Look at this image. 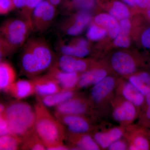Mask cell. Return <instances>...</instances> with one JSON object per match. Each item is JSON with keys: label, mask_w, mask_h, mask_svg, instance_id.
Here are the masks:
<instances>
[{"label": "cell", "mask_w": 150, "mask_h": 150, "mask_svg": "<svg viewBox=\"0 0 150 150\" xmlns=\"http://www.w3.org/2000/svg\"><path fill=\"white\" fill-rule=\"evenodd\" d=\"M21 66L22 71L29 77H35L52 68L54 52L42 38H28L22 46Z\"/></svg>", "instance_id": "1"}, {"label": "cell", "mask_w": 150, "mask_h": 150, "mask_svg": "<svg viewBox=\"0 0 150 150\" xmlns=\"http://www.w3.org/2000/svg\"><path fill=\"white\" fill-rule=\"evenodd\" d=\"M33 31L31 25L23 18L8 19L0 28L1 60L22 47Z\"/></svg>", "instance_id": "2"}, {"label": "cell", "mask_w": 150, "mask_h": 150, "mask_svg": "<svg viewBox=\"0 0 150 150\" xmlns=\"http://www.w3.org/2000/svg\"><path fill=\"white\" fill-rule=\"evenodd\" d=\"M8 123L11 134L23 141L35 131V110L25 102L15 101L6 107L2 114Z\"/></svg>", "instance_id": "3"}, {"label": "cell", "mask_w": 150, "mask_h": 150, "mask_svg": "<svg viewBox=\"0 0 150 150\" xmlns=\"http://www.w3.org/2000/svg\"><path fill=\"white\" fill-rule=\"evenodd\" d=\"M42 102L35 105V130L46 149L63 144L65 139L64 126L48 111Z\"/></svg>", "instance_id": "4"}, {"label": "cell", "mask_w": 150, "mask_h": 150, "mask_svg": "<svg viewBox=\"0 0 150 150\" xmlns=\"http://www.w3.org/2000/svg\"><path fill=\"white\" fill-rule=\"evenodd\" d=\"M119 79L109 75L92 88L89 99L95 110L105 112L109 108L115 95Z\"/></svg>", "instance_id": "5"}, {"label": "cell", "mask_w": 150, "mask_h": 150, "mask_svg": "<svg viewBox=\"0 0 150 150\" xmlns=\"http://www.w3.org/2000/svg\"><path fill=\"white\" fill-rule=\"evenodd\" d=\"M110 108L113 120L120 126H129L139 118L138 108L131 102L116 95L111 100Z\"/></svg>", "instance_id": "6"}, {"label": "cell", "mask_w": 150, "mask_h": 150, "mask_svg": "<svg viewBox=\"0 0 150 150\" xmlns=\"http://www.w3.org/2000/svg\"><path fill=\"white\" fill-rule=\"evenodd\" d=\"M56 13V7L48 0L42 1L31 15L30 23L33 31L42 33L46 31L54 21Z\"/></svg>", "instance_id": "7"}, {"label": "cell", "mask_w": 150, "mask_h": 150, "mask_svg": "<svg viewBox=\"0 0 150 150\" xmlns=\"http://www.w3.org/2000/svg\"><path fill=\"white\" fill-rule=\"evenodd\" d=\"M123 138L128 142L129 150H150L149 129L139 124L126 126Z\"/></svg>", "instance_id": "8"}, {"label": "cell", "mask_w": 150, "mask_h": 150, "mask_svg": "<svg viewBox=\"0 0 150 150\" xmlns=\"http://www.w3.org/2000/svg\"><path fill=\"white\" fill-rule=\"evenodd\" d=\"M57 114L83 115L95 112L90 99L78 96L57 105Z\"/></svg>", "instance_id": "9"}, {"label": "cell", "mask_w": 150, "mask_h": 150, "mask_svg": "<svg viewBox=\"0 0 150 150\" xmlns=\"http://www.w3.org/2000/svg\"><path fill=\"white\" fill-rule=\"evenodd\" d=\"M110 64L116 74L126 77L135 74L140 62L128 53L118 51L112 55Z\"/></svg>", "instance_id": "10"}, {"label": "cell", "mask_w": 150, "mask_h": 150, "mask_svg": "<svg viewBox=\"0 0 150 150\" xmlns=\"http://www.w3.org/2000/svg\"><path fill=\"white\" fill-rule=\"evenodd\" d=\"M91 19V15L88 11H81L65 20L61 29L65 34L76 36L83 31Z\"/></svg>", "instance_id": "11"}, {"label": "cell", "mask_w": 150, "mask_h": 150, "mask_svg": "<svg viewBox=\"0 0 150 150\" xmlns=\"http://www.w3.org/2000/svg\"><path fill=\"white\" fill-rule=\"evenodd\" d=\"M125 126L101 127L95 130L92 137L101 149H107L113 142L123 138Z\"/></svg>", "instance_id": "12"}, {"label": "cell", "mask_w": 150, "mask_h": 150, "mask_svg": "<svg viewBox=\"0 0 150 150\" xmlns=\"http://www.w3.org/2000/svg\"><path fill=\"white\" fill-rule=\"evenodd\" d=\"M115 95L133 103L139 111L144 103L145 96L128 80L119 79Z\"/></svg>", "instance_id": "13"}, {"label": "cell", "mask_w": 150, "mask_h": 150, "mask_svg": "<svg viewBox=\"0 0 150 150\" xmlns=\"http://www.w3.org/2000/svg\"><path fill=\"white\" fill-rule=\"evenodd\" d=\"M57 64V67L64 71L81 74L91 68L95 64L89 60L62 54Z\"/></svg>", "instance_id": "14"}, {"label": "cell", "mask_w": 150, "mask_h": 150, "mask_svg": "<svg viewBox=\"0 0 150 150\" xmlns=\"http://www.w3.org/2000/svg\"><path fill=\"white\" fill-rule=\"evenodd\" d=\"M58 121L73 134L88 133L92 129L90 122L83 115L57 114Z\"/></svg>", "instance_id": "15"}, {"label": "cell", "mask_w": 150, "mask_h": 150, "mask_svg": "<svg viewBox=\"0 0 150 150\" xmlns=\"http://www.w3.org/2000/svg\"><path fill=\"white\" fill-rule=\"evenodd\" d=\"M109 75L107 68L95 64L90 69L81 74L77 87L83 88L93 86Z\"/></svg>", "instance_id": "16"}, {"label": "cell", "mask_w": 150, "mask_h": 150, "mask_svg": "<svg viewBox=\"0 0 150 150\" xmlns=\"http://www.w3.org/2000/svg\"><path fill=\"white\" fill-rule=\"evenodd\" d=\"M89 42L84 38H77L71 40L68 44L62 43L60 51L63 55L83 58L90 54Z\"/></svg>", "instance_id": "17"}, {"label": "cell", "mask_w": 150, "mask_h": 150, "mask_svg": "<svg viewBox=\"0 0 150 150\" xmlns=\"http://www.w3.org/2000/svg\"><path fill=\"white\" fill-rule=\"evenodd\" d=\"M33 81L35 92L41 96L50 95L62 91L59 83L49 74L36 78Z\"/></svg>", "instance_id": "18"}, {"label": "cell", "mask_w": 150, "mask_h": 150, "mask_svg": "<svg viewBox=\"0 0 150 150\" xmlns=\"http://www.w3.org/2000/svg\"><path fill=\"white\" fill-rule=\"evenodd\" d=\"M57 81L64 90H73L77 86L79 79L80 74L64 71L58 68H51L48 74Z\"/></svg>", "instance_id": "19"}, {"label": "cell", "mask_w": 150, "mask_h": 150, "mask_svg": "<svg viewBox=\"0 0 150 150\" xmlns=\"http://www.w3.org/2000/svg\"><path fill=\"white\" fill-rule=\"evenodd\" d=\"M71 149L85 150H101L99 146L93 139L92 136L88 133L73 134L71 133L69 137Z\"/></svg>", "instance_id": "20"}, {"label": "cell", "mask_w": 150, "mask_h": 150, "mask_svg": "<svg viewBox=\"0 0 150 150\" xmlns=\"http://www.w3.org/2000/svg\"><path fill=\"white\" fill-rule=\"evenodd\" d=\"M6 91L18 99L25 98L35 92L33 81L25 80H20L14 82Z\"/></svg>", "instance_id": "21"}, {"label": "cell", "mask_w": 150, "mask_h": 150, "mask_svg": "<svg viewBox=\"0 0 150 150\" xmlns=\"http://www.w3.org/2000/svg\"><path fill=\"white\" fill-rule=\"evenodd\" d=\"M94 23L106 30L112 39H115L118 35L119 23L117 19L110 14L101 13L98 15L94 18Z\"/></svg>", "instance_id": "22"}, {"label": "cell", "mask_w": 150, "mask_h": 150, "mask_svg": "<svg viewBox=\"0 0 150 150\" xmlns=\"http://www.w3.org/2000/svg\"><path fill=\"white\" fill-rule=\"evenodd\" d=\"M15 71L11 65L8 62L1 61L0 63V88L7 91L15 82Z\"/></svg>", "instance_id": "23"}, {"label": "cell", "mask_w": 150, "mask_h": 150, "mask_svg": "<svg viewBox=\"0 0 150 150\" xmlns=\"http://www.w3.org/2000/svg\"><path fill=\"white\" fill-rule=\"evenodd\" d=\"M76 96L73 90H64L57 93L42 96L41 102L48 107L57 106Z\"/></svg>", "instance_id": "24"}, {"label": "cell", "mask_w": 150, "mask_h": 150, "mask_svg": "<svg viewBox=\"0 0 150 150\" xmlns=\"http://www.w3.org/2000/svg\"><path fill=\"white\" fill-rule=\"evenodd\" d=\"M131 24L129 19L121 20L119 23V31L114 40V44L117 47L127 48L130 44L129 33Z\"/></svg>", "instance_id": "25"}, {"label": "cell", "mask_w": 150, "mask_h": 150, "mask_svg": "<svg viewBox=\"0 0 150 150\" xmlns=\"http://www.w3.org/2000/svg\"><path fill=\"white\" fill-rule=\"evenodd\" d=\"M96 0H63L61 4L64 12L75 8L81 11H89L96 5Z\"/></svg>", "instance_id": "26"}, {"label": "cell", "mask_w": 150, "mask_h": 150, "mask_svg": "<svg viewBox=\"0 0 150 150\" xmlns=\"http://www.w3.org/2000/svg\"><path fill=\"white\" fill-rule=\"evenodd\" d=\"M23 141L19 137L12 135H4L0 137V150H15L18 149L22 146Z\"/></svg>", "instance_id": "27"}, {"label": "cell", "mask_w": 150, "mask_h": 150, "mask_svg": "<svg viewBox=\"0 0 150 150\" xmlns=\"http://www.w3.org/2000/svg\"><path fill=\"white\" fill-rule=\"evenodd\" d=\"M21 148L25 150L46 149V146L38 136L35 131L23 140Z\"/></svg>", "instance_id": "28"}, {"label": "cell", "mask_w": 150, "mask_h": 150, "mask_svg": "<svg viewBox=\"0 0 150 150\" xmlns=\"http://www.w3.org/2000/svg\"><path fill=\"white\" fill-rule=\"evenodd\" d=\"M109 13L110 15L118 20L129 18L130 14L127 6L119 1L113 2L111 5Z\"/></svg>", "instance_id": "29"}, {"label": "cell", "mask_w": 150, "mask_h": 150, "mask_svg": "<svg viewBox=\"0 0 150 150\" xmlns=\"http://www.w3.org/2000/svg\"><path fill=\"white\" fill-rule=\"evenodd\" d=\"M138 118L139 124L150 129V92L145 96L144 103L140 109Z\"/></svg>", "instance_id": "30"}, {"label": "cell", "mask_w": 150, "mask_h": 150, "mask_svg": "<svg viewBox=\"0 0 150 150\" xmlns=\"http://www.w3.org/2000/svg\"><path fill=\"white\" fill-rule=\"evenodd\" d=\"M107 33V30L103 28L94 23L89 28L86 36L89 40L97 41L105 37Z\"/></svg>", "instance_id": "31"}, {"label": "cell", "mask_w": 150, "mask_h": 150, "mask_svg": "<svg viewBox=\"0 0 150 150\" xmlns=\"http://www.w3.org/2000/svg\"><path fill=\"white\" fill-rule=\"evenodd\" d=\"M43 0H28L27 4L22 10L21 11L22 18L29 22L30 24V18L33 11Z\"/></svg>", "instance_id": "32"}, {"label": "cell", "mask_w": 150, "mask_h": 150, "mask_svg": "<svg viewBox=\"0 0 150 150\" xmlns=\"http://www.w3.org/2000/svg\"><path fill=\"white\" fill-rule=\"evenodd\" d=\"M127 80L133 85L144 96H146L150 92V86L146 85L137 74L131 75L126 77Z\"/></svg>", "instance_id": "33"}, {"label": "cell", "mask_w": 150, "mask_h": 150, "mask_svg": "<svg viewBox=\"0 0 150 150\" xmlns=\"http://www.w3.org/2000/svg\"><path fill=\"white\" fill-rule=\"evenodd\" d=\"M15 9L13 0H0V14L6 15Z\"/></svg>", "instance_id": "34"}, {"label": "cell", "mask_w": 150, "mask_h": 150, "mask_svg": "<svg viewBox=\"0 0 150 150\" xmlns=\"http://www.w3.org/2000/svg\"><path fill=\"white\" fill-rule=\"evenodd\" d=\"M109 150H129V144L127 141L124 138L117 140L111 144L108 148Z\"/></svg>", "instance_id": "35"}, {"label": "cell", "mask_w": 150, "mask_h": 150, "mask_svg": "<svg viewBox=\"0 0 150 150\" xmlns=\"http://www.w3.org/2000/svg\"><path fill=\"white\" fill-rule=\"evenodd\" d=\"M11 134L8 123L4 116L0 115V135L1 136Z\"/></svg>", "instance_id": "36"}, {"label": "cell", "mask_w": 150, "mask_h": 150, "mask_svg": "<svg viewBox=\"0 0 150 150\" xmlns=\"http://www.w3.org/2000/svg\"><path fill=\"white\" fill-rule=\"evenodd\" d=\"M141 40L144 47L150 49V26L144 30L141 36Z\"/></svg>", "instance_id": "37"}, {"label": "cell", "mask_w": 150, "mask_h": 150, "mask_svg": "<svg viewBox=\"0 0 150 150\" xmlns=\"http://www.w3.org/2000/svg\"><path fill=\"white\" fill-rule=\"evenodd\" d=\"M138 76L146 85L150 86V74L146 71H142L136 74Z\"/></svg>", "instance_id": "38"}, {"label": "cell", "mask_w": 150, "mask_h": 150, "mask_svg": "<svg viewBox=\"0 0 150 150\" xmlns=\"http://www.w3.org/2000/svg\"><path fill=\"white\" fill-rule=\"evenodd\" d=\"M137 7L145 11L150 6V0H134Z\"/></svg>", "instance_id": "39"}, {"label": "cell", "mask_w": 150, "mask_h": 150, "mask_svg": "<svg viewBox=\"0 0 150 150\" xmlns=\"http://www.w3.org/2000/svg\"><path fill=\"white\" fill-rule=\"evenodd\" d=\"M15 9L22 10L27 4L28 0H13Z\"/></svg>", "instance_id": "40"}, {"label": "cell", "mask_w": 150, "mask_h": 150, "mask_svg": "<svg viewBox=\"0 0 150 150\" xmlns=\"http://www.w3.org/2000/svg\"><path fill=\"white\" fill-rule=\"evenodd\" d=\"M51 4L53 5L55 7H57L59 5L61 4L63 0H48Z\"/></svg>", "instance_id": "41"}, {"label": "cell", "mask_w": 150, "mask_h": 150, "mask_svg": "<svg viewBox=\"0 0 150 150\" xmlns=\"http://www.w3.org/2000/svg\"><path fill=\"white\" fill-rule=\"evenodd\" d=\"M122 1L126 4L130 6L131 7H135L137 6L134 0H122Z\"/></svg>", "instance_id": "42"}, {"label": "cell", "mask_w": 150, "mask_h": 150, "mask_svg": "<svg viewBox=\"0 0 150 150\" xmlns=\"http://www.w3.org/2000/svg\"><path fill=\"white\" fill-rule=\"evenodd\" d=\"M145 12L147 18L150 22V6Z\"/></svg>", "instance_id": "43"}, {"label": "cell", "mask_w": 150, "mask_h": 150, "mask_svg": "<svg viewBox=\"0 0 150 150\" xmlns=\"http://www.w3.org/2000/svg\"><path fill=\"white\" fill-rule=\"evenodd\" d=\"M6 107L4 105L1 104L0 105V114L4 113Z\"/></svg>", "instance_id": "44"}, {"label": "cell", "mask_w": 150, "mask_h": 150, "mask_svg": "<svg viewBox=\"0 0 150 150\" xmlns=\"http://www.w3.org/2000/svg\"><path fill=\"white\" fill-rule=\"evenodd\" d=\"M149 138L150 141V129H149Z\"/></svg>", "instance_id": "45"}]
</instances>
